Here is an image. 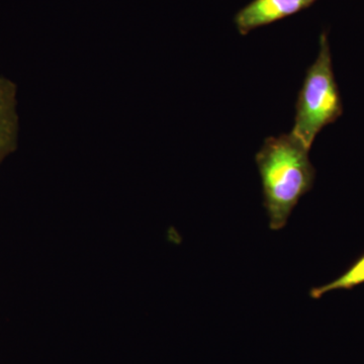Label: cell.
Returning <instances> with one entry per match:
<instances>
[{
  "label": "cell",
  "mask_w": 364,
  "mask_h": 364,
  "mask_svg": "<svg viewBox=\"0 0 364 364\" xmlns=\"http://www.w3.org/2000/svg\"><path fill=\"white\" fill-rule=\"evenodd\" d=\"M318 54L306 70L296 102V116L291 133L309 150L325 127L343 114V105L333 71L331 51L327 32L320 36Z\"/></svg>",
  "instance_id": "2"
},
{
  "label": "cell",
  "mask_w": 364,
  "mask_h": 364,
  "mask_svg": "<svg viewBox=\"0 0 364 364\" xmlns=\"http://www.w3.org/2000/svg\"><path fill=\"white\" fill-rule=\"evenodd\" d=\"M309 151L294 134L289 133L265 139L256 154L263 205L273 231L286 227L299 200L313 188L316 169Z\"/></svg>",
  "instance_id": "1"
},
{
  "label": "cell",
  "mask_w": 364,
  "mask_h": 364,
  "mask_svg": "<svg viewBox=\"0 0 364 364\" xmlns=\"http://www.w3.org/2000/svg\"><path fill=\"white\" fill-rule=\"evenodd\" d=\"M18 88L0 74V164L18 147Z\"/></svg>",
  "instance_id": "4"
},
{
  "label": "cell",
  "mask_w": 364,
  "mask_h": 364,
  "mask_svg": "<svg viewBox=\"0 0 364 364\" xmlns=\"http://www.w3.org/2000/svg\"><path fill=\"white\" fill-rule=\"evenodd\" d=\"M317 0H252L235 14L234 23L242 36L301 13Z\"/></svg>",
  "instance_id": "3"
},
{
  "label": "cell",
  "mask_w": 364,
  "mask_h": 364,
  "mask_svg": "<svg viewBox=\"0 0 364 364\" xmlns=\"http://www.w3.org/2000/svg\"><path fill=\"white\" fill-rule=\"evenodd\" d=\"M363 284H364V253L338 279L324 286L313 287L310 291V296L314 299H318L330 291L352 289Z\"/></svg>",
  "instance_id": "5"
}]
</instances>
